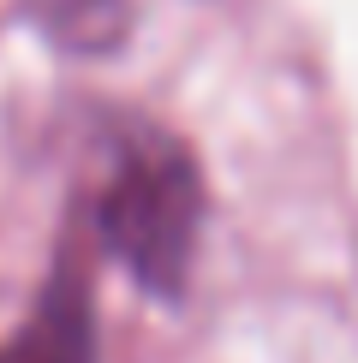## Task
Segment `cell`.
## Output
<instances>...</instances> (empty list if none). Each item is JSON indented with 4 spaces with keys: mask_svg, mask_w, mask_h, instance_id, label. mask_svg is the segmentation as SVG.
I'll return each mask as SVG.
<instances>
[{
    "mask_svg": "<svg viewBox=\"0 0 358 363\" xmlns=\"http://www.w3.org/2000/svg\"><path fill=\"white\" fill-rule=\"evenodd\" d=\"M96 226L108 256L143 292L173 298L203 238V173L191 149L156 125L114 131L108 173L96 191Z\"/></svg>",
    "mask_w": 358,
    "mask_h": 363,
    "instance_id": "6da1fadb",
    "label": "cell"
},
{
    "mask_svg": "<svg viewBox=\"0 0 358 363\" xmlns=\"http://www.w3.org/2000/svg\"><path fill=\"white\" fill-rule=\"evenodd\" d=\"M0 363H96V310L78 262H60L36 310L0 340Z\"/></svg>",
    "mask_w": 358,
    "mask_h": 363,
    "instance_id": "7a4b0ae2",
    "label": "cell"
},
{
    "mask_svg": "<svg viewBox=\"0 0 358 363\" xmlns=\"http://www.w3.org/2000/svg\"><path fill=\"white\" fill-rule=\"evenodd\" d=\"M36 24L72 54H108L126 42L131 6L126 0H30Z\"/></svg>",
    "mask_w": 358,
    "mask_h": 363,
    "instance_id": "3957f363",
    "label": "cell"
}]
</instances>
